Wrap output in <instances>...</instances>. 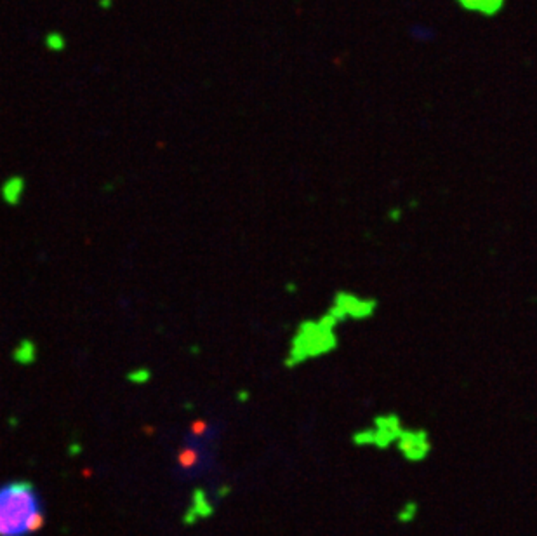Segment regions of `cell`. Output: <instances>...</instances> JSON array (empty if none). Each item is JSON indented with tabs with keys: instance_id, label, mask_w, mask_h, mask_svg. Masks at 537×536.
Instances as JSON below:
<instances>
[{
	"instance_id": "cell-1",
	"label": "cell",
	"mask_w": 537,
	"mask_h": 536,
	"mask_svg": "<svg viewBox=\"0 0 537 536\" xmlns=\"http://www.w3.org/2000/svg\"><path fill=\"white\" fill-rule=\"evenodd\" d=\"M46 519L39 487L28 481L0 484V536H33L44 530Z\"/></svg>"
},
{
	"instance_id": "cell-2",
	"label": "cell",
	"mask_w": 537,
	"mask_h": 536,
	"mask_svg": "<svg viewBox=\"0 0 537 536\" xmlns=\"http://www.w3.org/2000/svg\"><path fill=\"white\" fill-rule=\"evenodd\" d=\"M405 425L407 423L397 411H381V413H375L369 423L353 430L350 442L353 448L360 451H369V449L379 453L393 451Z\"/></svg>"
},
{
	"instance_id": "cell-3",
	"label": "cell",
	"mask_w": 537,
	"mask_h": 536,
	"mask_svg": "<svg viewBox=\"0 0 537 536\" xmlns=\"http://www.w3.org/2000/svg\"><path fill=\"white\" fill-rule=\"evenodd\" d=\"M337 324H339V322L330 316V314L324 316L317 322H306V324H303L301 331L296 335L294 343H292V364H299V362L310 361V359L322 357V355L330 354V352L336 350Z\"/></svg>"
},
{
	"instance_id": "cell-4",
	"label": "cell",
	"mask_w": 537,
	"mask_h": 536,
	"mask_svg": "<svg viewBox=\"0 0 537 536\" xmlns=\"http://www.w3.org/2000/svg\"><path fill=\"white\" fill-rule=\"evenodd\" d=\"M435 449L433 436L419 425H405L393 451L409 465H421L431 458Z\"/></svg>"
},
{
	"instance_id": "cell-5",
	"label": "cell",
	"mask_w": 537,
	"mask_h": 536,
	"mask_svg": "<svg viewBox=\"0 0 537 536\" xmlns=\"http://www.w3.org/2000/svg\"><path fill=\"white\" fill-rule=\"evenodd\" d=\"M329 314L337 322L343 321H366L375 314V302L363 296H355L351 292L337 294Z\"/></svg>"
},
{
	"instance_id": "cell-6",
	"label": "cell",
	"mask_w": 537,
	"mask_h": 536,
	"mask_svg": "<svg viewBox=\"0 0 537 536\" xmlns=\"http://www.w3.org/2000/svg\"><path fill=\"white\" fill-rule=\"evenodd\" d=\"M421 516V504L414 498L402 501L395 511V523L400 526H412Z\"/></svg>"
}]
</instances>
